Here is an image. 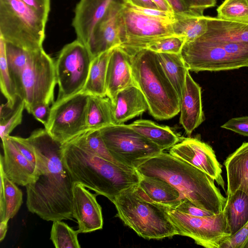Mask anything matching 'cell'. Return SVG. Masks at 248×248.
<instances>
[{"mask_svg": "<svg viewBox=\"0 0 248 248\" xmlns=\"http://www.w3.org/2000/svg\"><path fill=\"white\" fill-rule=\"evenodd\" d=\"M89 95L81 91L53 102L45 128L54 139L63 144L88 130L86 114Z\"/></svg>", "mask_w": 248, "mask_h": 248, "instance_id": "obj_12", "label": "cell"}, {"mask_svg": "<svg viewBox=\"0 0 248 248\" xmlns=\"http://www.w3.org/2000/svg\"><path fill=\"white\" fill-rule=\"evenodd\" d=\"M244 248H248V239L247 241L246 242Z\"/></svg>", "mask_w": 248, "mask_h": 248, "instance_id": "obj_50", "label": "cell"}, {"mask_svg": "<svg viewBox=\"0 0 248 248\" xmlns=\"http://www.w3.org/2000/svg\"><path fill=\"white\" fill-rule=\"evenodd\" d=\"M128 125L162 151L170 149L181 140L170 127L157 124L150 120H138Z\"/></svg>", "mask_w": 248, "mask_h": 248, "instance_id": "obj_23", "label": "cell"}, {"mask_svg": "<svg viewBox=\"0 0 248 248\" xmlns=\"http://www.w3.org/2000/svg\"><path fill=\"white\" fill-rule=\"evenodd\" d=\"M47 21L22 0H0V37L28 51L43 48Z\"/></svg>", "mask_w": 248, "mask_h": 248, "instance_id": "obj_6", "label": "cell"}, {"mask_svg": "<svg viewBox=\"0 0 248 248\" xmlns=\"http://www.w3.org/2000/svg\"><path fill=\"white\" fill-rule=\"evenodd\" d=\"M0 222H8L17 214L23 203V194L16 184L5 174L0 164Z\"/></svg>", "mask_w": 248, "mask_h": 248, "instance_id": "obj_24", "label": "cell"}, {"mask_svg": "<svg viewBox=\"0 0 248 248\" xmlns=\"http://www.w3.org/2000/svg\"><path fill=\"white\" fill-rule=\"evenodd\" d=\"M0 86L2 94L5 97L6 106L11 109L16 107L19 100L10 76L6 53V42L0 37Z\"/></svg>", "mask_w": 248, "mask_h": 248, "instance_id": "obj_32", "label": "cell"}, {"mask_svg": "<svg viewBox=\"0 0 248 248\" xmlns=\"http://www.w3.org/2000/svg\"><path fill=\"white\" fill-rule=\"evenodd\" d=\"M220 127L239 135L248 137V116L232 118Z\"/></svg>", "mask_w": 248, "mask_h": 248, "instance_id": "obj_40", "label": "cell"}, {"mask_svg": "<svg viewBox=\"0 0 248 248\" xmlns=\"http://www.w3.org/2000/svg\"><path fill=\"white\" fill-rule=\"evenodd\" d=\"M227 173V197L237 190L248 195V142H244L224 161Z\"/></svg>", "mask_w": 248, "mask_h": 248, "instance_id": "obj_21", "label": "cell"}, {"mask_svg": "<svg viewBox=\"0 0 248 248\" xmlns=\"http://www.w3.org/2000/svg\"><path fill=\"white\" fill-rule=\"evenodd\" d=\"M159 205L164 209L178 235L191 238L197 245L206 248H220L232 235L225 208L217 214L196 217Z\"/></svg>", "mask_w": 248, "mask_h": 248, "instance_id": "obj_8", "label": "cell"}, {"mask_svg": "<svg viewBox=\"0 0 248 248\" xmlns=\"http://www.w3.org/2000/svg\"><path fill=\"white\" fill-rule=\"evenodd\" d=\"M73 140L97 155L123 167L129 168L118 162L112 156L103 140L100 129L87 130Z\"/></svg>", "mask_w": 248, "mask_h": 248, "instance_id": "obj_33", "label": "cell"}, {"mask_svg": "<svg viewBox=\"0 0 248 248\" xmlns=\"http://www.w3.org/2000/svg\"><path fill=\"white\" fill-rule=\"evenodd\" d=\"M135 85L131 56L120 46L113 48L108 60L106 78V96L112 102L120 91Z\"/></svg>", "mask_w": 248, "mask_h": 248, "instance_id": "obj_17", "label": "cell"}, {"mask_svg": "<svg viewBox=\"0 0 248 248\" xmlns=\"http://www.w3.org/2000/svg\"><path fill=\"white\" fill-rule=\"evenodd\" d=\"M86 114L88 130L113 124L111 102L107 96L90 95Z\"/></svg>", "mask_w": 248, "mask_h": 248, "instance_id": "obj_26", "label": "cell"}, {"mask_svg": "<svg viewBox=\"0 0 248 248\" xmlns=\"http://www.w3.org/2000/svg\"><path fill=\"white\" fill-rule=\"evenodd\" d=\"M51 112L49 105L46 103L39 104L34 107L31 113L38 121L45 126L49 120Z\"/></svg>", "mask_w": 248, "mask_h": 248, "instance_id": "obj_44", "label": "cell"}, {"mask_svg": "<svg viewBox=\"0 0 248 248\" xmlns=\"http://www.w3.org/2000/svg\"><path fill=\"white\" fill-rule=\"evenodd\" d=\"M93 58L87 47L77 39L65 45L55 62L59 93L56 100L82 91Z\"/></svg>", "mask_w": 248, "mask_h": 248, "instance_id": "obj_11", "label": "cell"}, {"mask_svg": "<svg viewBox=\"0 0 248 248\" xmlns=\"http://www.w3.org/2000/svg\"><path fill=\"white\" fill-rule=\"evenodd\" d=\"M47 21L50 10V0H22Z\"/></svg>", "mask_w": 248, "mask_h": 248, "instance_id": "obj_43", "label": "cell"}, {"mask_svg": "<svg viewBox=\"0 0 248 248\" xmlns=\"http://www.w3.org/2000/svg\"><path fill=\"white\" fill-rule=\"evenodd\" d=\"M124 5L122 0L113 2L94 27L86 46L93 59L121 45L120 16Z\"/></svg>", "mask_w": 248, "mask_h": 248, "instance_id": "obj_14", "label": "cell"}, {"mask_svg": "<svg viewBox=\"0 0 248 248\" xmlns=\"http://www.w3.org/2000/svg\"><path fill=\"white\" fill-rule=\"evenodd\" d=\"M224 208L232 235L248 222V195L243 191H236L227 197Z\"/></svg>", "mask_w": 248, "mask_h": 248, "instance_id": "obj_29", "label": "cell"}, {"mask_svg": "<svg viewBox=\"0 0 248 248\" xmlns=\"http://www.w3.org/2000/svg\"><path fill=\"white\" fill-rule=\"evenodd\" d=\"M3 155L0 164L6 176L16 185L26 186L36 178V167L17 150L9 137L2 140Z\"/></svg>", "mask_w": 248, "mask_h": 248, "instance_id": "obj_18", "label": "cell"}, {"mask_svg": "<svg viewBox=\"0 0 248 248\" xmlns=\"http://www.w3.org/2000/svg\"><path fill=\"white\" fill-rule=\"evenodd\" d=\"M127 5L147 8L159 9L152 0H122Z\"/></svg>", "mask_w": 248, "mask_h": 248, "instance_id": "obj_47", "label": "cell"}, {"mask_svg": "<svg viewBox=\"0 0 248 248\" xmlns=\"http://www.w3.org/2000/svg\"><path fill=\"white\" fill-rule=\"evenodd\" d=\"M78 230H74L62 220L53 221L50 239L56 248H80Z\"/></svg>", "mask_w": 248, "mask_h": 248, "instance_id": "obj_34", "label": "cell"}, {"mask_svg": "<svg viewBox=\"0 0 248 248\" xmlns=\"http://www.w3.org/2000/svg\"><path fill=\"white\" fill-rule=\"evenodd\" d=\"M185 42L184 37L174 35L153 42L146 48L155 53L178 54L181 53Z\"/></svg>", "mask_w": 248, "mask_h": 248, "instance_id": "obj_36", "label": "cell"}, {"mask_svg": "<svg viewBox=\"0 0 248 248\" xmlns=\"http://www.w3.org/2000/svg\"><path fill=\"white\" fill-rule=\"evenodd\" d=\"M62 159L74 183H78L111 202L125 190L139 184L135 169L108 161L72 140L62 144Z\"/></svg>", "mask_w": 248, "mask_h": 248, "instance_id": "obj_3", "label": "cell"}, {"mask_svg": "<svg viewBox=\"0 0 248 248\" xmlns=\"http://www.w3.org/2000/svg\"><path fill=\"white\" fill-rule=\"evenodd\" d=\"M158 61L180 100L185 88L189 71L180 53H156Z\"/></svg>", "mask_w": 248, "mask_h": 248, "instance_id": "obj_27", "label": "cell"}, {"mask_svg": "<svg viewBox=\"0 0 248 248\" xmlns=\"http://www.w3.org/2000/svg\"><path fill=\"white\" fill-rule=\"evenodd\" d=\"M126 5L134 10L150 16L172 20L174 16V14L172 13L164 11L159 9L134 7L127 5Z\"/></svg>", "mask_w": 248, "mask_h": 248, "instance_id": "obj_45", "label": "cell"}, {"mask_svg": "<svg viewBox=\"0 0 248 248\" xmlns=\"http://www.w3.org/2000/svg\"><path fill=\"white\" fill-rule=\"evenodd\" d=\"M138 185L149 199L157 204L169 206L180 200L178 191L163 179L141 176Z\"/></svg>", "mask_w": 248, "mask_h": 248, "instance_id": "obj_25", "label": "cell"}, {"mask_svg": "<svg viewBox=\"0 0 248 248\" xmlns=\"http://www.w3.org/2000/svg\"><path fill=\"white\" fill-rule=\"evenodd\" d=\"M30 52L31 51L24 50L6 42V53L8 69L16 95L20 86L23 71L29 59Z\"/></svg>", "mask_w": 248, "mask_h": 248, "instance_id": "obj_31", "label": "cell"}, {"mask_svg": "<svg viewBox=\"0 0 248 248\" xmlns=\"http://www.w3.org/2000/svg\"><path fill=\"white\" fill-rule=\"evenodd\" d=\"M217 11L218 18L248 24V0H224Z\"/></svg>", "mask_w": 248, "mask_h": 248, "instance_id": "obj_35", "label": "cell"}, {"mask_svg": "<svg viewBox=\"0 0 248 248\" xmlns=\"http://www.w3.org/2000/svg\"><path fill=\"white\" fill-rule=\"evenodd\" d=\"M169 153L206 173L225 190L222 166L209 145L197 138L188 137L171 147Z\"/></svg>", "mask_w": 248, "mask_h": 248, "instance_id": "obj_13", "label": "cell"}, {"mask_svg": "<svg viewBox=\"0 0 248 248\" xmlns=\"http://www.w3.org/2000/svg\"><path fill=\"white\" fill-rule=\"evenodd\" d=\"M56 84L55 64L52 58L43 47L31 51L17 93L28 113L39 104L53 103Z\"/></svg>", "mask_w": 248, "mask_h": 248, "instance_id": "obj_7", "label": "cell"}, {"mask_svg": "<svg viewBox=\"0 0 248 248\" xmlns=\"http://www.w3.org/2000/svg\"><path fill=\"white\" fill-rule=\"evenodd\" d=\"M186 6L199 16H203L204 11L216 6L217 0H182Z\"/></svg>", "mask_w": 248, "mask_h": 248, "instance_id": "obj_42", "label": "cell"}, {"mask_svg": "<svg viewBox=\"0 0 248 248\" xmlns=\"http://www.w3.org/2000/svg\"><path fill=\"white\" fill-rule=\"evenodd\" d=\"M141 176L163 179L175 187L180 200L186 198L213 214L221 212L227 198L204 172L163 151L141 162L135 168Z\"/></svg>", "mask_w": 248, "mask_h": 248, "instance_id": "obj_2", "label": "cell"}, {"mask_svg": "<svg viewBox=\"0 0 248 248\" xmlns=\"http://www.w3.org/2000/svg\"><path fill=\"white\" fill-rule=\"evenodd\" d=\"M119 46L130 55L160 38L174 35L170 19L144 15L124 3L120 16Z\"/></svg>", "mask_w": 248, "mask_h": 248, "instance_id": "obj_9", "label": "cell"}, {"mask_svg": "<svg viewBox=\"0 0 248 248\" xmlns=\"http://www.w3.org/2000/svg\"><path fill=\"white\" fill-rule=\"evenodd\" d=\"M112 202L117 216L144 239H160L178 235L164 209L149 199L138 184L124 191Z\"/></svg>", "mask_w": 248, "mask_h": 248, "instance_id": "obj_5", "label": "cell"}, {"mask_svg": "<svg viewBox=\"0 0 248 248\" xmlns=\"http://www.w3.org/2000/svg\"><path fill=\"white\" fill-rule=\"evenodd\" d=\"M24 109V103L19 100V103L12 112L5 119L0 120V136L1 140L10 136L13 130L21 124Z\"/></svg>", "mask_w": 248, "mask_h": 248, "instance_id": "obj_37", "label": "cell"}, {"mask_svg": "<svg viewBox=\"0 0 248 248\" xmlns=\"http://www.w3.org/2000/svg\"><path fill=\"white\" fill-rule=\"evenodd\" d=\"M248 239V222L236 233L231 235L220 248H244Z\"/></svg>", "mask_w": 248, "mask_h": 248, "instance_id": "obj_41", "label": "cell"}, {"mask_svg": "<svg viewBox=\"0 0 248 248\" xmlns=\"http://www.w3.org/2000/svg\"><path fill=\"white\" fill-rule=\"evenodd\" d=\"M8 222L1 221L0 222V241L1 242L4 239L7 230H8Z\"/></svg>", "mask_w": 248, "mask_h": 248, "instance_id": "obj_49", "label": "cell"}, {"mask_svg": "<svg viewBox=\"0 0 248 248\" xmlns=\"http://www.w3.org/2000/svg\"><path fill=\"white\" fill-rule=\"evenodd\" d=\"M112 49L93 59L89 75L82 92L92 95L106 96L107 66Z\"/></svg>", "mask_w": 248, "mask_h": 248, "instance_id": "obj_28", "label": "cell"}, {"mask_svg": "<svg viewBox=\"0 0 248 248\" xmlns=\"http://www.w3.org/2000/svg\"><path fill=\"white\" fill-rule=\"evenodd\" d=\"M135 85L142 92L150 114L158 120H168L180 112V98L167 77L156 53L146 48L131 55Z\"/></svg>", "mask_w": 248, "mask_h": 248, "instance_id": "obj_4", "label": "cell"}, {"mask_svg": "<svg viewBox=\"0 0 248 248\" xmlns=\"http://www.w3.org/2000/svg\"><path fill=\"white\" fill-rule=\"evenodd\" d=\"M165 206L193 216L206 217L213 215L209 211L199 208L186 198L182 199L169 206Z\"/></svg>", "mask_w": 248, "mask_h": 248, "instance_id": "obj_38", "label": "cell"}, {"mask_svg": "<svg viewBox=\"0 0 248 248\" xmlns=\"http://www.w3.org/2000/svg\"><path fill=\"white\" fill-rule=\"evenodd\" d=\"M180 123L188 136L205 120L201 88L189 71L186 74L185 86L180 99Z\"/></svg>", "mask_w": 248, "mask_h": 248, "instance_id": "obj_19", "label": "cell"}, {"mask_svg": "<svg viewBox=\"0 0 248 248\" xmlns=\"http://www.w3.org/2000/svg\"><path fill=\"white\" fill-rule=\"evenodd\" d=\"M100 131L112 156L131 169H135L142 161L163 151L128 124H111Z\"/></svg>", "mask_w": 248, "mask_h": 248, "instance_id": "obj_10", "label": "cell"}, {"mask_svg": "<svg viewBox=\"0 0 248 248\" xmlns=\"http://www.w3.org/2000/svg\"><path fill=\"white\" fill-rule=\"evenodd\" d=\"M8 137L19 152L36 166L37 156L35 152L26 138L10 135Z\"/></svg>", "mask_w": 248, "mask_h": 248, "instance_id": "obj_39", "label": "cell"}, {"mask_svg": "<svg viewBox=\"0 0 248 248\" xmlns=\"http://www.w3.org/2000/svg\"><path fill=\"white\" fill-rule=\"evenodd\" d=\"M175 35L184 37L186 42L194 41L204 34L207 30L206 16H188L174 14L171 21Z\"/></svg>", "mask_w": 248, "mask_h": 248, "instance_id": "obj_30", "label": "cell"}, {"mask_svg": "<svg viewBox=\"0 0 248 248\" xmlns=\"http://www.w3.org/2000/svg\"><path fill=\"white\" fill-rule=\"evenodd\" d=\"M117 0H80L75 9L72 25L77 39L87 45L94 27L107 12L110 4Z\"/></svg>", "mask_w": 248, "mask_h": 248, "instance_id": "obj_16", "label": "cell"}, {"mask_svg": "<svg viewBox=\"0 0 248 248\" xmlns=\"http://www.w3.org/2000/svg\"><path fill=\"white\" fill-rule=\"evenodd\" d=\"M206 17L207 30L200 37L216 41L248 43V24Z\"/></svg>", "mask_w": 248, "mask_h": 248, "instance_id": "obj_22", "label": "cell"}, {"mask_svg": "<svg viewBox=\"0 0 248 248\" xmlns=\"http://www.w3.org/2000/svg\"><path fill=\"white\" fill-rule=\"evenodd\" d=\"M147 110V102L140 90L135 85L129 86L118 92L111 102L113 124H123Z\"/></svg>", "mask_w": 248, "mask_h": 248, "instance_id": "obj_20", "label": "cell"}, {"mask_svg": "<svg viewBox=\"0 0 248 248\" xmlns=\"http://www.w3.org/2000/svg\"><path fill=\"white\" fill-rule=\"evenodd\" d=\"M159 10L173 13V11L166 0H152Z\"/></svg>", "mask_w": 248, "mask_h": 248, "instance_id": "obj_48", "label": "cell"}, {"mask_svg": "<svg viewBox=\"0 0 248 248\" xmlns=\"http://www.w3.org/2000/svg\"><path fill=\"white\" fill-rule=\"evenodd\" d=\"M78 183L73 189L72 216L78 223L79 233L91 232L102 229L101 207L97 202V194H93Z\"/></svg>", "mask_w": 248, "mask_h": 248, "instance_id": "obj_15", "label": "cell"}, {"mask_svg": "<svg viewBox=\"0 0 248 248\" xmlns=\"http://www.w3.org/2000/svg\"><path fill=\"white\" fill-rule=\"evenodd\" d=\"M26 139L37 156L36 178L25 186L28 211L46 221L71 219L74 183L63 163L62 144L45 128Z\"/></svg>", "mask_w": 248, "mask_h": 248, "instance_id": "obj_1", "label": "cell"}, {"mask_svg": "<svg viewBox=\"0 0 248 248\" xmlns=\"http://www.w3.org/2000/svg\"><path fill=\"white\" fill-rule=\"evenodd\" d=\"M170 6L173 14L188 16H199L188 8L182 0H166Z\"/></svg>", "mask_w": 248, "mask_h": 248, "instance_id": "obj_46", "label": "cell"}]
</instances>
